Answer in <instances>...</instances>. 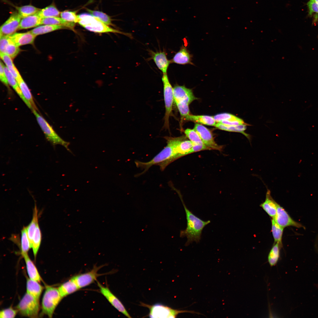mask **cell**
I'll use <instances>...</instances> for the list:
<instances>
[{
    "label": "cell",
    "mask_w": 318,
    "mask_h": 318,
    "mask_svg": "<svg viewBox=\"0 0 318 318\" xmlns=\"http://www.w3.org/2000/svg\"><path fill=\"white\" fill-rule=\"evenodd\" d=\"M165 138L167 140V145L152 159L146 162L138 160L135 161L137 167L144 170L138 175L143 174L154 165H159L160 170L163 171L170 163L177 159L176 150L177 138L167 137Z\"/></svg>",
    "instance_id": "cell-1"
},
{
    "label": "cell",
    "mask_w": 318,
    "mask_h": 318,
    "mask_svg": "<svg viewBox=\"0 0 318 318\" xmlns=\"http://www.w3.org/2000/svg\"><path fill=\"white\" fill-rule=\"evenodd\" d=\"M178 193L184 208L187 220L186 228L181 231L180 236L187 237V240L185 244L186 246L193 241L198 243L201 240L203 228L210 223V221H204L195 216L187 208L180 193Z\"/></svg>",
    "instance_id": "cell-2"
},
{
    "label": "cell",
    "mask_w": 318,
    "mask_h": 318,
    "mask_svg": "<svg viewBox=\"0 0 318 318\" xmlns=\"http://www.w3.org/2000/svg\"><path fill=\"white\" fill-rule=\"evenodd\" d=\"M78 18L77 23L89 31L97 33L112 32L119 33L132 37V35L130 34L123 32L113 29L90 14H80L78 15Z\"/></svg>",
    "instance_id": "cell-3"
},
{
    "label": "cell",
    "mask_w": 318,
    "mask_h": 318,
    "mask_svg": "<svg viewBox=\"0 0 318 318\" xmlns=\"http://www.w3.org/2000/svg\"><path fill=\"white\" fill-rule=\"evenodd\" d=\"M62 298L58 288L47 286L42 301L43 313L49 317H52L55 308Z\"/></svg>",
    "instance_id": "cell-4"
},
{
    "label": "cell",
    "mask_w": 318,
    "mask_h": 318,
    "mask_svg": "<svg viewBox=\"0 0 318 318\" xmlns=\"http://www.w3.org/2000/svg\"><path fill=\"white\" fill-rule=\"evenodd\" d=\"M141 306L145 307L149 309L148 315L151 318H175L179 314L183 313H197L195 312L185 310H178L160 304L150 305L140 303Z\"/></svg>",
    "instance_id": "cell-5"
},
{
    "label": "cell",
    "mask_w": 318,
    "mask_h": 318,
    "mask_svg": "<svg viewBox=\"0 0 318 318\" xmlns=\"http://www.w3.org/2000/svg\"><path fill=\"white\" fill-rule=\"evenodd\" d=\"M32 111L47 140L53 145H62L69 151L68 147V143L64 141L58 135L45 119L37 112V110L33 109Z\"/></svg>",
    "instance_id": "cell-6"
},
{
    "label": "cell",
    "mask_w": 318,
    "mask_h": 318,
    "mask_svg": "<svg viewBox=\"0 0 318 318\" xmlns=\"http://www.w3.org/2000/svg\"><path fill=\"white\" fill-rule=\"evenodd\" d=\"M39 307V299L26 292L19 302L16 308L22 315L35 317L38 316Z\"/></svg>",
    "instance_id": "cell-7"
},
{
    "label": "cell",
    "mask_w": 318,
    "mask_h": 318,
    "mask_svg": "<svg viewBox=\"0 0 318 318\" xmlns=\"http://www.w3.org/2000/svg\"><path fill=\"white\" fill-rule=\"evenodd\" d=\"M162 80L163 84V95L165 107L164 127L165 128L169 129V119L172 114L173 105L174 101L173 88L170 83L167 73L163 74Z\"/></svg>",
    "instance_id": "cell-8"
},
{
    "label": "cell",
    "mask_w": 318,
    "mask_h": 318,
    "mask_svg": "<svg viewBox=\"0 0 318 318\" xmlns=\"http://www.w3.org/2000/svg\"><path fill=\"white\" fill-rule=\"evenodd\" d=\"M193 129L197 132L203 143L209 150H221L222 147L216 143L211 132L208 129L199 124H196Z\"/></svg>",
    "instance_id": "cell-9"
},
{
    "label": "cell",
    "mask_w": 318,
    "mask_h": 318,
    "mask_svg": "<svg viewBox=\"0 0 318 318\" xmlns=\"http://www.w3.org/2000/svg\"><path fill=\"white\" fill-rule=\"evenodd\" d=\"M21 18L17 11L12 12L9 17L1 26L0 37L10 36L18 30Z\"/></svg>",
    "instance_id": "cell-10"
},
{
    "label": "cell",
    "mask_w": 318,
    "mask_h": 318,
    "mask_svg": "<svg viewBox=\"0 0 318 318\" xmlns=\"http://www.w3.org/2000/svg\"><path fill=\"white\" fill-rule=\"evenodd\" d=\"M102 266H95L90 271L73 277V280L80 289L96 281L100 275L98 271Z\"/></svg>",
    "instance_id": "cell-11"
},
{
    "label": "cell",
    "mask_w": 318,
    "mask_h": 318,
    "mask_svg": "<svg viewBox=\"0 0 318 318\" xmlns=\"http://www.w3.org/2000/svg\"><path fill=\"white\" fill-rule=\"evenodd\" d=\"M97 285L101 294L113 307L126 317L129 318L132 317L121 301L107 287L103 286L98 282Z\"/></svg>",
    "instance_id": "cell-12"
},
{
    "label": "cell",
    "mask_w": 318,
    "mask_h": 318,
    "mask_svg": "<svg viewBox=\"0 0 318 318\" xmlns=\"http://www.w3.org/2000/svg\"><path fill=\"white\" fill-rule=\"evenodd\" d=\"M173 93L175 102H183L189 105L197 99L193 95L192 90L184 85H175L173 88Z\"/></svg>",
    "instance_id": "cell-13"
},
{
    "label": "cell",
    "mask_w": 318,
    "mask_h": 318,
    "mask_svg": "<svg viewBox=\"0 0 318 318\" xmlns=\"http://www.w3.org/2000/svg\"><path fill=\"white\" fill-rule=\"evenodd\" d=\"M272 218L284 228L289 226H293L297 228L303 227L301 224L293 220L284 209L278 203L276 214L274 218Z\"/></svg>",
    "instance_id": "cell-14"
},
{
    "label": "cell",
    "mask_w": 318,
    "mask_h": 318,
    "mask_svg": "<svg viewBox=\"0 0 318 318\" xmlns=\"http://www.w3.org/2000/svg\"><path fill=\"white\" fill-rule=\"evenodd\" d=\"M36 36L29 31L25 33H15L9 36L12 41L19 47L26 44H33Z\"/></svg>",
    "instance_id": "cell-15"
},
{
    "label": "cell",
    "mask_w": 318,
    "mask_h": 318,
    "mask_svg": "<svg viewBox=\"0 0 318 318\" xmlns=\"http://www.w3.org/2000/svg\"><path fill=\"white\" fill-rule=\"evenodd\" d=\"M151 59H152L158 68L163 73H167V71L170 60H168L166 54L164 52H154L150 51Z\"/></svg>",
    "instance_id": "cell-16"
},
{
    "label": "cell",
    "mask_w": 318,
    "mask_h": 318,
    "mask_svg": "<svg viewBox=\"0 0 318 318\" xmlns=\"http://www.w3.org/2000/svg\"><path fill=\"white\" fill-rule=\"evenodd\" d=\"M192 56L187 48L182 45L179 50L170 60L171 63L181 65L190 64L193 65L192 62Z\"/></svg>",
    "instance_id": "cell-17"
},
{
    "label": "cell",
    "mask_w": 318,
    "mask_h": 318,
    "mask_svg": "<svg viewBox=\"0 0 318 318\" xmlns=\"http://www.w3.org/2000/svg\"><path fill=\"white\" fill-rule=\"evenodd\" d=\"M277 204L271 197L270 190L267 189L265 201L260 205V206L272 218L276 214Z\"/></svg>",
    "instance_id": "cell-18"
},
{
    "label": "cell",
    "mask_w": 318,
    "mask_h": 318,
    "mask_svg": "<svg viewBox=\"0 0 318 318\" xmlns=\"http://www.w3.org/2000/svg\"><path fill=\"white\" fill-rule=\"evenodd\" d=\"M42 19L37 13L22 18L18 30L28 29L40 26L41 25Z\"/></svg>",
    "instance_id": "cell-19"
},
{
    "label": "cell",
    "mask_w": 318,
    "mask_h": 318,
    "mask_svg": "<svg viewBox=\"0 0 318 318\" xmlns=\"http://www.w3.org/2000/svg\"><path fill=\"white\" fill-rule=\"evenodd\" d=\"M193 146L192 143L189 140H184L180 137L176 146L177 159L191 154V150Z\"/></svg>",
    "instance_id": "cell-20"
},
{
    "label": "cell",
    "mask_w": 318,
    "mask_h": 318,
    "mask_svg": "<svg viewBox=\"0 0 318 318\" xmlns=\"http://www.w3.org/2000/svg\"><path fill=\"white\" fill-rule=\"evenodd\" d=\"M27 273L29 278L39 282L41 278L34 263L30 259L27 254L24 255Z\"/></svg>",
    "instance_id": "cell-21"
},
{
    "label": "cell",
    "mask_w": 318,
    "mask_h": 318,
    "mask_svg": "<svg viewBox=\"0 0 318 318\" xmlns=\"http://www.w3.org/2000/svg\"><path fill=\"white\" fill-rule=\"evenodd\" d=\"M184 118L186 120L191 121L203 125L215 126L216 122L213 116L206 115H188Z\"/></svg>",
    "instance_id": "cell-22"
},
{
    "label": "cell",
    "mask_w": 318,
    "mask_h": 318,
    "mask_svg": "<svg viewBox=\"0 0 318 318\" xmlns=\"http://www.w3.org/2000/svg\"><path fill=\"white\" fill-rule=\"evenodd\" d=\"M247 124H245L235 126H227L220 123H216L215 127L218 128L226 131L240 132L244 135L251 142L250 135L245 132Z\"/></svg>",
    "instance_id": "cell-23"
},
{
    "label": "cell",
    "mask_w": 318,
    "mask_h": 318,
    "mask_svg": "<svg viewBox=\"0 0 318 318\" xmlns=\"http://www.w3.org/2000/svg\"><path fill=\"white\" fill-rule=\"evenodd\" d=\"M58 289L62 298L80 289L72 278L60 285Z\"/></svg>",
    "instance_id": "cell-24"
},
{
    "label": "cell",
    "mask_w": 318,
    "mask_h": 318,
    "mask_svg": "<svg viewBox=\"0 0 318 318\" xmlns=\"http://www.w3.org/2000/svg\"><path fill=\"white\" fill-rule=\"evenodd\" d=\"M76 23L66 21L61 17H54L42 19L41 25H59L73 29Z\"/></svg>",
    "instance_id": "cell-25"
},
{
    "label": "cell",
    "mask_w": 318,
    "mask_h": 318,
    "mask_svg": "<svg viewBox=\"0 0 318 318\" xmlns=\"http://www.w3.org/2000/svg\"><path fill=\"white\" fill-rule=\"evenodd\" d=\"M26 288L27 293L39 299L43 287L38 282L30 278L27 279Z\"/></svg>",
    "instance_id": "cell-26"
},
{
    "label": "cell",
    "mask_w": 318,
    "mask_h": 318,
    "mask_svg": "<svg viewBox=\"0 0 318 318\" xmlns=\"http://www.w3.org/2000/svg\"><path fill=\"white\" fill-rule=\"evenodd\" d=\"M66 28V27L62 25H42L36 27L29 32L37 36Z\"/></svg>",
    "instance_id": "cell-27"
},
{
    "label": "cell",
    "mask_w": 318,
    "mask_h": 318,
    "mask_svg": "<svg viewBox=\"0 0 318 318\" xmlns=\"http://www.w3.org/2000/svg\"><path fill=\"white\" fill-rule=\"evenodd\" d=\"M38 223V211L36 205H35L33 210L32 220L28 226L26 227L27 233L30 243L31 248H32L34 235Z\"/></svg>",
    "instance_id": "cell-28"
},
{
    "label": "cell",
    "mask_w": 318,
    "mask_h": 318,
    "mask_svg": "<svg viewBox=\"0 0 318 318\" xmlns=\"http://www.w3.org/2000/svg\"><path fill=\"white\" fill-rule=\"evenodd\" d=\"M1 58L5 63L6 67L17 81L22 77L16 69L12 60V59L5 53H0Z\"/></svg>",
    "instance_id": "cell-29"
},
{
    "label": "cell",
    "mask_w": 318,
    "mask_h": 318,
    "mask_svg": "<svg viewBox=\"0 0 318 318\" xmlns=\"http://www.w3.org/2000/svg\"><path fill=\"white\" fill-rule=\"evenodd\" d=\"M22 94L26 100L31 104L33 109L37 110L32 94L27 85L21 77L17 81Z\"/></svg>",
    "instance_id": "cell-30"
},
{
    "label": "cell",
    "mask_w": 318,
    "mask_h": 318,
    "mask_svg": "<svg viewBox=\"0 0 318 318\" xmlns=\"http://www.w3.org/2000/svg\"><path fill=\"white\" fill-rule=\"evenodd\" d=\"M61 12L54 4H52L46 7L41 9L37 13L41 18L59 17Z\"/></svg>",
    "instance_id": "cell-31"
},
{
    "label": "cell",
    "mask_w": 318,
    "mask_h": 318,
    "mask_svg": "<svg viewBox=\"0 0 318 318\" xmlns=\"http://www.w3.org/2000/svg\"><path fill=\"white\" fill-rule=\"evenodd\" d=\"M278 243H275L269 254L268 262L271 266H275L277 263L280 256V251L282 247Z\"/></svg>",
    "instance_id": "cell-32"
},
{
    "label": "cell",
    "mask_w": 318,
    "mask_h": 318,
    "mask_svg": "<svg viewBox=\"0 0 318 318\" xmlns=\"http://www.w3.org/2000/svg\"><path fill=\"white\" fill-rule=\"evenodd\" d=\"M21 19L37 13L41 9L31 5L15 6Z\"/></svg>",
    "instance_id": "cell-33"
},
{
    "label": "cell",
    "mask_w": 318,
    "mask_h": 318,
    "mask_svg": "<svg viewBox=\"0 0 318 318\" xmlns=\"http://www.w3.org/2000/svg\"><path fill=\"white\" fill-rule=\"evenodd\" d=\"M271 221V231L275 243H278L282 246V238L284 228L281 227L272 218Z\"/></svg>",
    "instance_id": "cell-34"
},
{
    "label": "cell",
    "mask_w": 318,
    "mask_h": 318,
    "mask_svg": "<svg viewBox=\"0 0 318 318\" xmlns=\"http://www.w3.org/2000/svg\"><path fill=\"white\" fill-rule=\"evenodd\" d=\"M41 239V231L38 223L34 235L32 246L35 258L36 256L40 247Z\"/></svg>",
    "instance_id": "cell-35"
},
{
    "label": "cell",
    "mask_w": 318,
    "mask_h": 318,
    "mask_svg": "<svg viewBox=\"0 0 318 318\" xmlns=\"http://www.w3.org/2000/svg\"><path fill=\"white\" fill-rule=\"evenodd\" d=\"M21 254L22 256L27 254L31 248L30 243L28 237L26 227H24L21 231Z\"/></svg>",
    "instance_id": "cell-36"
},
{
    "label": "cell",
    "mask_w": 318,
    "mask_h": 318,
    "mask_svg": "<svg viewBox=\"0 0 318 318\" xmlns=\"http://www.w3.org/2000/svg\"><path fill=\"white\" fill-rule=\"evenodd\" d=\"M86 10L92 16L97 18L107 25L113 26L110 17L104 13L100 11L93 10L86 8Z\"/></svg>",
    "instance_id": "cell-37"
},
{
    "label": "cell",
    "mask_w": 318,
    "mask_h": 318,
    "mask_svg": "<svg viewBox=\"0 0 318 318\" xmlns=\"http://www.w3.org/2000/svg\"><path fill=\"white\" fill-rule=\"evenodd\" d=\"M216 122L219 123L223 120L231 122H244L243 120L232 114L224 113L217 114L213 116Z\"/></svg>",
    "instance_id": "cell-38"
},
{
    "label": "cell",
    "mask_w": 318,
    "mask_h": 318,
    "mask_svg": "<svg viewBox=\"0 0 318 318\" xmlns=\"http://www.w3.org/2000/svg\"><path fill=\"white\" fill-rule=\"evenodd\" d=\"M184 133L193 145L204 144L199 136L194 129L187 128L185 130Z\"/></svg>",
    "instance_id": "cell-39"
},
{
    "label": "cell",
    "mask_w": 318,
    "mask_h": 318,
    "mask_svg": "<svg viewBox=\"0 0 318 318\" xmlns=\"http://www.w3.org/2000/svg\"><path fill=\"white\" fill-rule=\"evenodd\" d=\"M76 11L65 10L61 12L60 17L65 21L76 23L78 21V15Z\"/></svg>",
    "instance_id": "cell-40"
},
{
    "label": "cell",
    "mask_w": 318,
    "mask_h": 318,
    "mask_svg": "<svg viewBox=\"0 0 318 318\" xmlns=\"http://www.w3.org/2000/svg\"><path fill=\"white\" fill-rule=\"evenodd\" d=\"M20 51L19 47L16 46L11 40L6 48L5 53L13 59L18 54Z\"/></svg>",
    "instance_id": "cell-41"
},
{
    "label": "cell",
    "mask_w": 318,
    "mask_h": 318,
    "mask_svg": "<svg viewBox=\"0 0 318 318\" xmlns=\"http://www.w3.org/2000/svg\"><path fill=\"white\" fill-rule=\"evenodd\" d=\"M182 117L184 118L189 114V105L183 102H175Z\"/></svg>",
    "instance_id": "cell-42"
},
{
    "label": "cell",
    "mask_w": 318,
    "mask_h": 318,
    "mask_svg": "<svg viewBox=\"0 0 318 318\" xmlns=\"http://www.w3.org/2000/svg\"><path fill=\"white\" fill-rule=\"evenodd\" d=\"M17 310L11 307H9L1 310L0 312V317L14 318L16 316Z\"/></svg>",
    "instance_id": "cell-43"
},
{
    "label": "cell",
    "mask_w": 318,
    "mask_h": 318,
    "mask_svg": "<svg viewBox=\"0 0 318 318\" xmlns=\"http://www.w3.org/2000/svg\"><path fill=\"white\" fill-rule=\"evenodd\" d=\"M0 38V53H5L6 48L11 40L9 36H2Z\"/></svg>",
    "instance_id": "cell-44"
},
{
    "label": "cell",
    "mask_w": 318,
    "mask_h": 318,
    "mask_svg": "<svg viewBox=\"0 0 318 318\" xmlns=\"http://www.w3.org/2000/svg\"><path fill=\"white\" fill-rule=\"evenodd\" d=\"M309 15H312L314 13L318 15V4L312 0H310L307 3Z\"/></svg>",
    "instance_id": "cell-45"
},
{
    "label": "cell",
    "mask_w": 318,
    "mask_h": 318,
    "mask_svg": "<svg viewBox=\"0 0 318 318\" xmlns=\"http://www.w3.org/2000/svg\"><path fill=\"white\" fill-rule=\"evenodd\" d=\"M0 79L5 85L8 86V83L4 69V64L1 61L0 68Z\"/></svg>",
    "instance_id": "cell-46"
},
{
    "label": "cell",
    "mask_w": 318,
    "mask_h": 318,
    "mask_svg": "<svg viewBox=\"0 0 318 318\" xmlns=\"http://www.w3.org/2000/svg\"><path fill=\"white\" fill-rule=\"evenodd\" d=\"M315 3L318 4V0H312Z\"/></svg>",
    "instance_id": "cell-47"
},
{
    "label": "cell",
    "mask_w": 318,
    "mask_h": 318,
    "mask_svg": "<svg viewBox=\"0 0 318 318\" xmlns=\"http://www.w3.org/2000/svg\"></svg>",
    "instance_id": "cell-48"
}]
</instances>
